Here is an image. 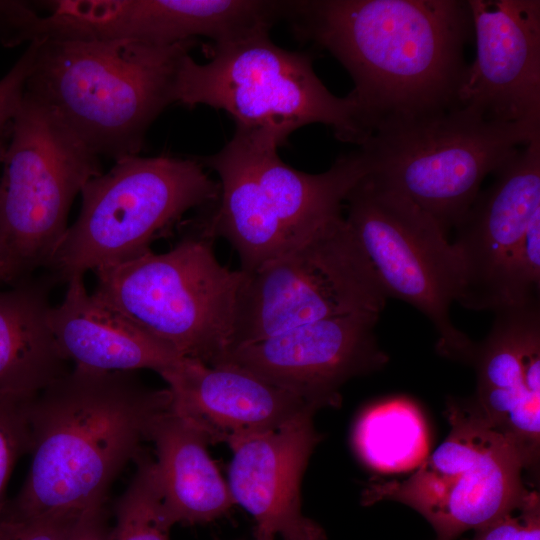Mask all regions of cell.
Returning <instances> with one entry per match:
<instances>
[{"label": "cell", "instance_id": "1", "mask_svg": "<svg viewBox=\"0 0 540 540\" xmlns=\"http://www.w3.org/2000/svg\"><path fill=\"white\" fill-rule=\"evenodd\" d=\"M285 18L349 72L348 96L369 136L382 123L459 105L473 32L468 1H288Z\"/></svg>", "mask_w": 540, "mask_h": 540}, {"label": "cell", "instance_id": "2", "mask_svg": "<svg viewBox=\"0 0 540 540\" xmlns=\"http://www.w3.org/2000/svg\"><path fill=\"white\" fill-rule=\"evenodd\" d=\"M132 373L74 366L30 400L31 466L7 508L82 513L103 505L111 482L170 407L168 389H149Z\"/></svg>", "mask_w": 540, "mask_h": 540}, {"label": "cell", "instance_id": "3", "mask_svg": "<svg viewBox=\"0 0 540 540\" xmlns=\"http://www.w3.org/2000/svg\"><path fill=\"white\" fill-rule=\"evenodd\" d=\"M25 92L98 157L138 155L145 134L175 102L177 74L193 40H37Z\"/></svg>", "mask_w": 540, "mask_h": 540}, {"label": "cell", "instance_id": "4", "mask_svg": "<svg viewBox=\"0 0 540 540\" xmlns=\"http://www.w3.org/2000/svg\"><path fill=\"white\" fill-rule=\"evenodd\" d=\"M540 138V127L487 121L457 105L375 127L359 146L367 175L429 215L447 235L465 216L487 174Z\"/></svg>", "mask_w": 540, "mask_h": 540}, {"label": "cell", "instance_id": "5", "mask_svg": "<svg viewBox=\"0 0 540 540\" xmlns=\"http://www.w3.org/2000/svg\"><path fill=\"white\" fill-rule=\"evenodd\" d=\"M213 240L198 225L167 252L99 268L92 293L179 355L213 365L230 344L244 280L218 261Z\"/></svg>", "mask_w": 540, "mask_h": 540}, {"label": "cell", "instance_id": "6", "mask_svg": "<svg viewBox=\"0 0 540 540\" xmlns=\"http://www.w3.org/2000/svg\"><path fill=\"white\" fill-rule=\"evenodd\" d=\"M175 102L223 109L236 128L268 130L285 144L298 128L322 123L342 142L361 146L368 132L356 103L332 94L309 54L289 51L269 33L214 44L210 61L187 54L177 74Z\"/></svg>", "mask_w": 540, "mask_h": 540}, {"label": "cell", "instance_id": "7", "mask_svg": "<svg viewBox=\"0 0 540 540\" xmlns=\"http://www.w3.org/2000/svg\"><path fill=\"white\" fill-rule=\"evenodd\" d=\"M80 195L79 215L50 265L66 281L149 250L187 211L216 202L219 184L198 159L132 155L91 178Z\"/></svg>", "mask_w": 540, "mask_h": 540}, {"label": "cell", "instance_id": "8", "mask_svg": "<svg viewBox=\"0 0 540 540\" xmlns=\"http://www.w3.org/2000/svg\"><path fill=\"white\" fill-rule=\"evenodd\" d=\"M100 157L25 91L1 161L0 260L6 280L50 267L74 198Z\"/></svg>", "mask_w": 540, "mask_h": 540}, {"label": "cell", "instance_id": "9", "mask_svg": "<svg viewBox=\"0 0 540 540\" xmlns=\"http://www.w3.org/2000/svg\"><path fill=\"white\" fill-rule=\"evenodd\" d=\"M345 203L346 225L387 298L400 299L424 314L437 331V351L467 364L475 343L450 318L463 270L447 235L412 202L367 174Z\"/></svg>", "mask_w": 540, "mask_h": 540}, {"label": "cell", "instance_id": "10", "mask_svg": "<svg viewBox=\"0 0 540 540\" xmlns=\"http://www.w3.org/2000/svg\"><path fill=\"white\" fill-rule=\"evenodd\" d=\"M386 300L341 216L244 273L227 350L326 318L380 315Z\"/></svg>", "mask_w": 540, "mask_h": 540}, {"label": "cell", "instance_id": "11", "mask_svg": "<svg viewBox=\"0 0 540 540\" xmlns=\"http://www.w3.org/2000/svg\"><path fill=\"white\" fill-rule=\"evenodd\" d=\"M450 432L409 477L369 485L362 503L392 500L420 513L435 540H456L490 523L529 490L516 450L465 401L447 406Z\"/></svg>", "mask_w": 540, "mask_h": 540}, {"label": "cell", "instance_id": "12", "mask_svg": "<svg viewBox=\"0 0 540 540\" xmlns=\"http://www.w3.org/2000/svg\"><path fill=\"white\" fill-rule=\"evenodd\" d=\"M288 1L53 0L42 2L38 35L47 40L126 39L171 45L204 36L214 44L269 33Z\"/></svg>", "mask_w": 540, "mask_h": 540}, {"label": "cell", "instance_id": "13", "mask_svg": "<svg viewBox=\"0 0 540 540\" xmlns=\"http://www.w3.org/2000/svg\"><path fill=\"white\" fill-rule=\"evenodd\" d=\"M380 315L354 313L303 324L227 350L232 365L321 407L339 405L349 379L383 367L375 327Z\"/></svg>", "mask_w": 540, "mask_h": 540}, {"label": "cell", "instance_id": "14", "mask_svg": "<svg viewBox=\"0 0 540 540\" xmlns=\"http://www.w3.org/2000/svg\"><path fill=\"white\" fill-rule=\"evenodd\" d=\"M455 227L454 246L463 270L458 299L472 310L510 305L509 268L536 214L540 213V138L517 150L495 172Z\"/></svg>", "mask_w": 540, "mask_h": 540}, {"label": "cell", "instance_id": "15", "mask_svg": "<svg viewBox=\"0 0 540 540\" xmlns=\"http://www.w3.org/2000/svg\"><path fill=\"white\" fill-rule=\"evenodd\" d=\"M476 58L458 104L487 121L540 127V1L468 0Z\"/></svg>", "mask_w": 540, "mask_h": 540}, {"label": "cell", "instance_id": "16", "mask_svg": "<svg viewBox=\"0 0 540 540\" xmlns=\"http://www.w3.org/2000/svg\"><path fill=\"white\" fill-rule=\"evenodd\" d=\"M490 334L474 346L468 364L477 374L476 393L465 401L534 467L540 447L539 299L495 312Z\"/></svg>", "mask_w": 540, "mask_h": 540}, {"label": "cell", "instance_id": "17", "mask_svg": "<svg viewBox=\"0 0 540 540\" xmlns=\"http://www.w3.org/2000/svg\"><path fill=\"white\" fill-rule=\"evenodd\" d=\"M314 409L270 430L231 440L228 488L234 503L256 523V540H326L324 529L303 515L300 483L320 440Z\"/></svg>", "mask_w": 540, "mask_h": 540}, {"label": "cell", "instance_id": "18", "mask_svg": "<svg viewBox=\"0 0 540 540\" xmlns=\"http://www.w3.org/2000/svg\"><path fill=\"white\" fill-rule=\"evenodd\" d=\"M160 376L170 409L198 429L208 443L226 442L274 429L319 407L232 365H209L181 357Z\"/></svg>", "mask_w": 540, "mask_h": 540}, {"label": "cell", "instance_id": "19", "mask_svg": "<svg viewBox=\"0 0 540 540\" xmlns=\"http://www.w3.org/2000/svg\"><path fill=\"white\" fill-rule=\"evenodd\" d=\"M250 159L264 203L290 247L342 216L351 189L369 172L360 148L336 159L323 173L292 168L278 155L282 145L267 130L236 128Z\"/></svg>", "mask_w": 540, "mask_h": 540}, {"label": "cell", "instance_id": "20", "mask_svg": "<svg viewBox=\"0 0 540 540\" xmlns=\"http://www.w3.org/2000/svg\"><path fill=\"white\" fill-rule=\"evenodd\" d=\"M67 283L62 301L48 315L67 361L99 371L151 369L160 374L183 357L89 292L84 276Z\"/></svg>", "mask_w": 540, "mask_h": 540}, {"label": "cell", "instance_id": "21", "mask_svg": "<svg viewBox=\"0 0 540 540\" xmlns=\"http://www.w3.org/2000/svg\"><path fill=\"white\" fill-rule=\"evenodd\" d=\"M168 521L193 525L224 515L234 504L207 451L205 436L170 407L154 421L149 435Z\"/></svg>", "mask_w": 540, "mask_h": 540}, {"label": "cell", "instance_id": "22", "mask_svg": "<svg viewBox=\"0 0 540 540\" xmlns=\"http://www.w3.org/2000/svg\"><path fill=\"white\" fill-rule=\"evenodd\" d=\"M198 161L220 179L218 205L200 226L213 238L222 237L232 245L240 260L239 270L250 274L290 248L264 203L246 148L237 135L219 152Z\"/></svg>", "mask_w": 540, "mask_h": 540}, {"label": "cell", "instance_id": "23", "mask_svg": "<svg viewBox=\"0 0 540 540\" xmlns=\"http://www.w3.org/2000/svg\"><path fill=\"white\" fill-rule=\"evenodd\" d=\"M45 284L0 290V395L35 397L69 371L51 331Z\"/></svg>", "mask_w": 540, "mask_h": 540}, {"label": "cell", "instance_id": "24", "mask_svg": "<svg viewBox=\"0 0 540 540\" xmlns=\"http://www.w3.org/2000/svg\"><path fill=\"white\" fill-rule=\"evenodd\" d=\"M353 438L362 461L385 473L417 467L426 457L428 447L420 411L402 398L366 409L356 423Z\"/></svg>", "mask_w": 540, "mask_h": 540}, {"label": "cell", "instance_id": "25", "mask_svg": "<svg viewBox=\"0 0 540 540\" xmlns=\"http://www.w3.org/2000/svg\"><path fill=\"white\" fill-rule=\"evenodd\" d=\"M137 471L116 506L109 540H169L172 527L164 507L155 462L141 454Z\"/></svg>", "mask_w": 540, "mask_h": 540}, {"label": "cell", "instance_id": "26", "mask_svg": "<svg viewBox=\"0 0 540 540\" xmlns=\"http://www.w3.org/2000/svg\"><path fill=\"white\" fill-rule=\"evenodd\" d=\"M31 399L0 395V518L7 505L5 494L15 464L30 451Z\"/></svg>", "mask_w": 540, "mask_h": 540}, {"label": "cell", "instance_id": "27", "mask_svg": "<svg viewBox=\"0 0 540 540\" xmlns=\"http://www.w3.org/2000/svg\"><path fill=\"white\" fill-rule=\"evenodd\" d=\"M81 513L24 514L5 508L0 540H68Z\"/></svg>", "mask_w": 540, "mask_h": 540}, {"label": "cell", "instance_id": "28", "mask_svg": "<svg viewBox=\"0 0 540 540\" xmlns=\"http://www.w3.org/2000/svg\"><path fill=\"white\" fill-rule=\"evenodd\" d=\"M472 540H540V497L527 493L502 515L474 531Z\"/></svg>", "mask_w": 540, "mask_h": 540}, {"label": "cell", "instance_id": "29", "mask_svg": "<svg viewBox=\"0 0 540 540\" xmlns=\"http://www.w3.org/2000/svg\"><path fill=\"white\" fill-rule=\"evenodd\" d=\"M36 50V42L29 43L22 56L0 79V125L11 121L20 104Z\"/></svg>", "mask_w": 540, "mask_h": 540}, {"label": "cell", "instance_id": "30", "mask_svg": "<svg viewBox=\"0 0 540 540\" xmlns=\"http://www.w3.org/2000/svg\"><path fill=\"white\" fill-rule=\"evenodd\" d=\"M68 540H109V531L103 519V505L83 511Z\"/></svg>", "mask_w": 540, "mask_h": 540}, {"label": "cell", "instance_id": "31", "mask_svg": "<svg viewBox=\"0 0 540 540\" xmlns=\"http://www.w3.org/2000/svg\"><path fill=\"white\" fill-rule=\"evenodd\" d=\"M11 122V121H10ZM10 122L0 125V165L3 158V154L7 145V132L10 129Z\"/></svg>", "mask_w": 540, "mask_h": 540}, {"label": "cell", "instance_id": "32", "mask_svg": "<svg viewBox=\"0 0 540 540\" xmlns=\"http://www.w3.org/2000/svg\"><path fill=\"white\" fill-rule=\"evenodd\" d=\"M0 281H6V275H5V271L1 263V260H0Z\"/></svg>", "mask_w": 540, "mask_h": 540}]
</instances>
